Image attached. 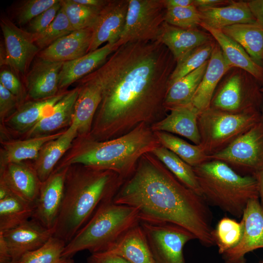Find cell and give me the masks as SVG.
I'll list each match as a JSON object with an SVG mask.
<instances>
[{"mask_svg": "<svg viewBox=\"0 0 263 263\" xmlns=\"http://www.w3.org/2000/svg\"><path fill=\"white\" fill-rule=\"evenodd\" d=\"M0 182L4 184L14 194L34 204L42 183L34 168L21 162L1 166Z\"/></svg>", "mask_w": 263, "mask_h": 263, "instance_id": "cell-19", "label": "cell"}, {"mask_svg": "<svg viewBox=\"0 0 263 263\" xmlns=\"http://www.w3.org/2000/svg\"><path fill=\"white\" fill-rule=\"evenodd\" d=\"M231 2L225 0H193V5L198 9H202L222 6Z\"/></svg>", "mask_w": 263, "mask_h": 263, "instance_id": "cell-49", "label": "cell"}, {"mask_svg": "<svg viewBox=\"0 0 263 263\" xmlns=\"http://www.w3.org/2000/svg\"><path fill=\"white\" fill-rule=\"evenodd\" d=\"M165 21L171 25L187 29H197L202 22L200 12L193 5L166 9Z\"/></svg>", "mask_w": 263, "mask_h": 263, "instance_id": "cell-42", "label": "cell"}, {"mask_svg": "<svg viewBox=\"0 0 263 263\" xmlns=\"http://www.w3.org/2000/svg\"><path fill=\"white\" fill-rule=\"evenodd\" d=\"M66 244L52 236L43 245L23 255L17 263H74L72 258L62 256Z\"/></svg>", "mask_w": 263, "mask_h": 263, "instance_id": "cell-38", "label": "cell"}, {"mask_svg": "<svg viewBox=\"0 0 263 263\" xmlns=\"http://www.w3.org/2000/svg\"><path fill=\"white\" fill-rule=\"evenodd\" d=\"M261 120L260 110L258 109L233 113L209 108L198 116L199 145L208 156L215 154Z\"/></svg>", "mask_w": 263, "mask_h": 263, "instance_id": "cell-7", "label": "cell"}, {"mask_svg": "<svg viewBox=\"0 0 263 263\" xmlns=\"http://www.w3.org/2000/svg\"><path fill=\"white\" fill-rule=\"evenodd\" d=\"M2 233L12 260L18 262L25 254L43 245L53 236L54 232L31 218Z\"/></svg>", "mask_w": 263, "mask_h": 263, "instance_id": "cell-17", "label": "cell"}, {"mask_svg": "<svg viewBox=\"0 0 263 263\" xmlns=\"http://www.w3.org/2000/svg\"><path fill=\"white\" fill-rule=\"evenodd\" d=\"M215 45V43L213 41L200 45L191 50L176 60L169 79V87L208 60Z\"/></svg>", "mask_w": 263, "mask_h": 263, "instance_id": "cell-37", "label": "cell"}, {"mask_svg": "<svg viewBox=\"0 0 263 263\" xmlns=\"http://www.w3.org/2000/svg\"><path fill=\"white\" fill-rule=\"evenodd\" d=\"M129 0H109L92 27V37L88 53L104 43H116L125 24Z\"/></svg>", "mask_w": 263, "mask_h": 263, "instance_id": "cell-15", "label": "cell"}, {"mask_svg": "<svg viewBox=\"0 0 263 263\" xmlns=\"http://www.w3.org/2000/svg\"><path fill=\"white\" fill-rule=\"evenodd\" d=\"M19 100L11 92L0 84V118L1 120L8 116L18 105Z\"/></svg>", "mask_w": 263, "mask_h": 263, "instance_id": "cell-46", "label": "cell"}, {"mask_svg": "<svg viewBox=\"0 0 263 263\" xmlns=\"http://www.w3.org/2000/svg\"><path fill=\"white\" fill-rule=\"evenodd\" d=\"M163 119L151 125L154 132H164L183 136L195 145L200 144L198 126L200 113L190 104L176 108Z\"/></svg>", "mask_w": 263, "mask_h": 263, "instance_id": "cell-23", "label": "cell"}, {"mask_svg": "<svg viewBox=\"0 0 263 263\" xmlns=\"http://www.w3.org/2000/svg\"><path fill=\"white\" fill-rule=\"evenodd\" d=\"M161 145L169 150L192 167L209 160L208 156L200 145L190 144L185 140L164 132H155Z\"/></svg>", "mask_w": 263, "mask_h": 263, "instance_id": "cell-36", "label": "cell"}, {"mask_svg": "<svg viewBox=\"0 0 263 263\" xmlns=\"http://www.w3.org/2000/svg\"><path fill=\"white\" fill-rule=\"evenodd\" d=\"M208 62V60L169 87L164 101L166 110L170 111L191 104L206 72Z\"/></svg>", "mask_w": 263, "mask_h": 263, "instance_id": "cell-31", "label": "cell"}, {"mask_svg": "<svg viewBox=\"0 0 263 263\" xmlns=\"http://www.w3.org/2000/svg\"><path fill=\"white\" fill-rule=\"evenodd\" d=\"M59 0H27L22 2L16 12L17 23L28 24L33 19L57 3Z\"/></svg>", "mask_w": 263, "mask_h": 263, "instance_id": "cell-43", "label": "cell"}, {"mask_svg": "<svg viewBox=\"0 0 263 263\" xmlns=\"http://www.w3.org/2000/svg\"><path fill=\"white\" fill-rule=\"evenodd\" d=\"M107 251L130 263H154L140 223L128 230Z\"/></svg>", "mask_w": 263, "mask_h": 263, "instance_id": "cell-28", "label": "cell"}, {"mask_svg": "<svg viewBox=\"0 0 263 263\" xmlns=\"http://www.w3.org/2000/svg\"><path fill=\"white\" fill-rule=\"evenodd\" d=\"M63 132L46 134L5 144L2 166L9 163H21L38 158L42 148L48 142L58 138Z\"/></svg>", "mask_w": 263, "mask_h": 263, "instance_id": "cell-33", "label": "cell"}, {"mask_svg": "<svg viewBox=\"0 0 263 263\" xmlns=\"http://www.w3.org/2000/svg\"><path fill=\"white\" fill-rule=\"evenodd\" d=\"M209 160L225 163L243 171L263 169V122L262 120L222 150L208 156Z\"/></svg>", "mask_w": 263, "mask_h": 263, "instance_id": "cell-11", "label": "cell"}, {"mask_svg": "<svg viewBox=\"0 0 263 263\" xmlns=\"http://www.w3.org/2000/svg\"><path fill=\"white\" fill-rule=\"evenodd\" d=\"M160 146L151 125L142 123L113 139L87 141L67 166L78 164L94 169L110 170L125 180L133 172L143 155Z\"/></svg>", "mask_w": 263, "mask_h": 263, "instance_id": "cell-4", "label": "cell"}, {"mask_svg": "<svg viewBox=\"0 0 263 263\" xmlns=\"http://www.w3.org/2000/svg\"><path fill=\"white\" fill-rule=\"evenodd\" d=\"M166 9L188 7L193 5V0H162Z\"/></svg>", "mask_w": 263, "mask_h": 263, "instance_id": "cell-51", "label": "cell"}, {"mask_svg": "<svg viewBox=\"0 0 263 263\" xmlns=\"http://www.w3.org/2000/svg\"><path fill=\"white\" fill-rule=\"evenodd\" d=\"M87 263H130L121 257L110 251L92 253Z\"/></svg>", "mask_w": 263, "mask_h": 263, "instance_id": "cell-47", "label": "cell"}, {"mask_svg": "<svg viewBox=\"0 0 263 263\" xmlns=\"http://www.w3.org/2000/svg\"><path fill=\"white\" fill-rule=\"evenodd\" d=\"M140 222L136 208L116 204L113 200L104 202L66 244L62 256L72 258L78 252L85 250L91 253L107 251Z\"/></svg>", "mask_w": 263, "mask_h": 263, "instance_id": "cell-6", "label": "cell"}, {"mask_svg": "<svg viewBox=\"0 0 263 263\" xmlns=\"http://www.w3.org/2000/svg\"><path fill=\"white\" fill-rule=\"evenodd\" d=\"M200 26L216 40L226 61L231 67L244 70L263 86V67L255 63L245 50L221 30L212 28L203 23Z\"/></svg>", "mask_w": 263, "mask_h": 263, "instance_id": "cell-25", "label": "cell"}, {"mask_svg": "<svg viewBox=\"0 0 263 263\" xmlns=\"http://www.w3.org/2000/svg\"><path fill=\"white\" fill-rule=\"evenodd\" d=\"M18 262H16V261H11L10 262H7V263H17Z\"/></svg>", "mask_w": 263, "mask_h": 263, "instance_id": "cell-56", "label": "cell"}, {"mask_svg": "<svg viewBox=\"0 0 263 263\" xmlns=\"http://www.w3.org/2000/svg\"><path fill=\"white\" fill-rule=\"evenodd\" d=\"M255 178L258 188L259 196L260 198V204L263 210V169L253 174Z\"/></svg>", "mask_w": 263, "mask_h": 263, "instance_id": "cell-53", "label": "cell"}, {"mask_svg": "<svg viewBox=\"0 0 263 263\" xmlns=\"http://www.w3.org/2000/svg\"><path fill=\"white\" fill-rule=\"evenodd\" d=\"M241 221L244 225L241 240L236 246L222 254L225 263H245L247 253L263 248V210L259 198L249 201Z\"/></svg>", "mask_w": 263, "mask_h": 263, "instance_id": "cell-14", "label": "cell"}, {"mask_svg": "<svg viewBox=\"0 0 263 263\" xmlns=\"http://www.w3.org/2000/svg\"><path fill=\"white\" fill-rule=\"evenodd\" d=\"M73 31L61 7L55 19L46 29L38 34H32V35L35 43L41 51Z\"/></svg>", "mask_w": 263, "mask_h": 263, "instance_id": "cell-41", "label": "cell"}, {"mask_svg": "<svg viewBox=\"0 0 263 263\" xmlns=\"http://www.w3.org/2000/svg\"><path fill=\"white\" fill-rule=\"evenodd\" d=\"M14 194L3 183L0 184V201Z\"/></svg>", "mask_w": 263, "mask_h": 263, "instance_id": "cell-54", "label": "cell"}, {"mask_svg": "<svg viewBox=\"0 0 263 263\" xmlns=\"http://www.w3.org/2000/svg\"><path fill=\"white\" fill-rule=\"evenodd\" d=\"M113 201L136 208L141 222L176 225L190 232L202 245L215 244L208 204L151 152L141 156Z\"/></svg>", "mask_w": 263, "mask_h": 263, "instance_id": "cell-2", "label": "cell"}, {"mask_svg": "<svg viewBox=\"0 0 263 263\" xmlns=\"http://www.w3.org/2000/svg\"><path fill=\"white\" fill-rule=\"evenodd\" d=\"M78 133L77 127L71 123L68 129L58 138L48 142L42 148L33 166L41 183L53 173L56 163L69 149Z\"/></svg>", "mask_w": 263, "mask_h": 263, "instance_id": "cell-27", "label": "cell"}, {"mask_svg": "<svg viewBox=\"0 0 263 263\" xmlns=\"http://www.w3.org/2000/svg\"><path fill=\"white\" fill-rule=\"evenodd\" d=\"M202 22L215 29L236 24L255 23L256 19L247 1H233L225 6L198 9Z\"/></svg>", "mask_w": 263, "mask_h": 263, "instance_id": "cell-26", "label": "cell"}, {"mask_svg": "<svg viewBox=\"0 0 263 263\" xmlns=\"http://www.w3.org/2000/svg\"><path fill=\"white\" fill-rule=\"evenodd\" d=\"M76 82L79 90L71 123L76 125L78 133L88 135L101 101V88L92 73Z\"/></svg>", "mask_w": 263, "mask_h": 263, "instance_id": "cell-16", "label": "cell"}, {"mask_svg": "<svg viewBox=\"0 0 263 263\" xmlns=\"http://www.w3.org/2000/svg\"><path fill=\"white\" fill-rule=\"evenodd\" d=\"M68 166L63 201L53 234L66 244L101 204L113 200L124 181L110 170L83 165Z\"/></svg>", "mask_w": 263, "mask_h": 263, "instance_id": "cell-3", "label": "cell"}, {"mask_svg": "<svg viewBox=\"0 0 263 263\" xmlns=\"http://www.w3.org/2000/svg\"><path fill=\"white\" fill-rule=\"evenodd\" d=\"M63 63L37 56L25 78L28 96L34 100H41L57 94Z\"/></svg>", "mask_w": 263, "mask_h": 263, "instance_id": "cell-18", "label": "cell"}, {"mask_svg": "<svg viewBox=\"0 0 263 263\" xmlns=\"http://www.w3.org/2000/svg\"><path fill=\"white\" fill-rule=\"evenodd\" d=\"M74 1L88 7L101 9L107 4L109 0H74Z\"/></svg>", "mask_w": 263, "mask_h": 263, "instance_id": "cell-52", "label": "cell"}, {"mask_svg": "<svg viewBox=\"0 0 263 263\" xmlns=\"http://www.w3.org/2000/svg\"><path fill=\"white\" fill-rule=\"evenodd\" d=\"M76 87L65 95L29 131V138L48 134L72 121L74 107L78 94Z\"/></svg>", "mask_w": 263, "mask_h": 263, "instance_id": "cell-29", "label": "cell"}, {"mask_svg": "<svg viewBox=\"0 0 263 263\" xmlns=\"http://www.w3.org/2000/svg\"><path fill=\"white\" fill-rule=\"evenodd\" d=\"M12 261L7 244L2 232H0V263H5Z\"/></svg>", "mask_w": 263, "mask_h": 263, "instance_id": "cell-50", "label": "cell"}, {"mask_svg": "<svg viewBox=\"0 0 263 263\" xmlns=\"http://www.w3.org/2000/svg\"><path fill=\"white\" fill-rule=\"evenodd\" d=\"M176 60L158 40L129 42L119 46L92 74L102 98L90 133L105 141L138 125L163 119L164 101Z\"/></svg>", "mask_w": 263, "mask_h": 263, "instance_id": "cell-1", "label": "cell"}, {"mask_svg": "<svg viewBox=\"0 0 263 263\" xmlns=\"http://www.w3.org/2000/svg\"><path fill=\"white\" fill-rule=\"evenodd\" d=\"M166 10L162 0H129L117 46L129 42L157 40L165 22Z\"/></svg>", "mask_w": 263, "mask_h": 263, "instance_id": "cell-8", "label": "cell"}, {"mask_svg": "<svg viewBox=\"0 0 263 263\" xmlns=\"http://www.w3.org/2000/svg\"><path fill=\"white\" fill-rule=\"evenodd\" d=\"M260 108H261L260 113H261V120L263 122V102H262V104Z\"/></svg>", "mask_w": 263, "mask_h": 263, "instance_id": "cell-55", "label": "cell"}, {"mask_svg": "<svg viewBox=\"0 0 263 263\" xmlns=\"http://www.w3.org/2000/svg\"><path fill=\"white\" fill-rule=\"evenodd\" d=\"M68 167H63L53 171L49 178L41 183L35 204L32 219L53 232L63 201Z\"/></svg>", "mask_w": 263, "mask_h": 263, "instance_id": "cell-13", "label": "cell"}, {"mask_svg": "<svg viewBox=\"0 0 263 263\" xmlns=\"http://www.w3.org/2000/svg\"><path fill=\"white\" fill-rule=\"evenodd\" d=\"M66 93H60L52 97L34 100L22 104L8 117V125L18 132L29 131L51 111Z\"/></svg>", "mask_w": 263, "mask_h": 263, "instance_id": "cell-30", "label": "cell"}, {"mask_svg": "<svg viewBox=\"0 0 263 263\" xmlns=\"http://www.w3.org/2000/svg\"><path fill=\"white\" fill-rule=\"evenodd\" d=\"M247 2L256 23L263 28V0H251Z\"/></svg>", "mask_w": 263, "mask_h": 263, "instance_id": "cell-48", "label": "cell"}, {"mask_svg": "<svg viewBox=\"0 0 263 263\" xmlns=\"http://www.w3.org/2000/svg\"><path fill=\"white\" fill-rule=\"evenodd\" d=\"M243 231L242 221L238 222L227 217L222 218L213 230V237L219 253L223 254L236 246L241 240Z\"/></svg>", "mask_w": 263, "mask_h": 263, "instance_id": "cell-39", "label": "cell"}, {"mask_svg": "<svg viewBox=\"0 0 263 263\" xmlns=\"http://www.w3.org/2000/svg\"><path fill=\"white\" fill-rule=\"evenodd\" d=\"M231 68L220 46L215 44L206 72L190 104L200 113L209 108L218 83Z\"/></svg>", "mask_w": 263, "mask_h": 263, "instance_id": "cell-21", "label": "cell"}, {"mask_svg": "<svg viewBox=\"0 0 263 263\" xmlns=\"http://www.w3.org/2000/svg\"><path fill=\"white\" fill-rule=\"evenodd\" d=\"M157 40L169 49L176 61L191 50L212 41V38L197 29H183L165 21Z\"/></svg>", "mask_w": 263, "mask_h": 263, "instance_id": "cell-24", "label": "cell"}, {"mask_svg": "<svg viewBox=\"0 0 263 263\" xmlns=\"http://www.w3.org/2000/svg\"><path fill=\"white\" fill-rule=\"evenodd\" d=\"M118 47L116 43L107 44L77 59L63 63L59 80V90L91 74L101 66Z\"/></svg>", "mask_w": 263, "mask_h": 263, "instance_id": "cell-22", "label": "cell"}, {"mask_svg": "<svg viewBox=\"0 0 263 263\" xmlns=\"http://www.w3.org/2000/svg\"><path fill=\"white\" fill-rule=\"evenodd\" d=\"M61 4L74 30L92 28L101 10L74 0H61Z\"/></svg>", "mask_w": 263, "mask_h": 263, "instance_id": "cell-40", "label": "cell"}, {"mask_svg": "<svg viewBox=\"0 0 263 263\" xmlns=\"http://www.w3.org/2000/svg\"><path fill=\"white\" fill-rule=\"evenodd\" d=\"M0 25L4 39V49H0V65H9L16 75L25 78L40 50L32 33L18 27L7 17H0Z\"/></svg>", "mask_w": 263, "mask_h": 263, "instance_id": "cell-12", "label": "cell"}, {"mask_svg": "<svg viewBox=\"0 0 263 263\" xmlns=\"http://www.w3.org/2000/svg\"><path fill=\"white\" fill-rule=\"evenodd\" d=\"M203 197L232 216L242 218L249 200L259 198L253 175H241L224 162L210 160L193 167Z\"/></svg>", "mask_w": 263, "mask_h": 263, "instance_id": "cell-5", "label": "cell"}, {"mask_svg": "<svg viewBox=\"0 0 263 263\" xmlns=\"http://www.w3.org/2000/svg\"><path fill=\"white\" fill-rule=\"evenodd\" d=\"M154 263H185V245L196 239L188 230L169 224L140 222Z\"/></svg>", "mask_w": 263, "mask_h": 263, "instance_id": "cell-9", "label": "cell"}, {"mask_svg": "<svg viewBox=\"0 0 263 263\" xmlns=\"http://www.w3.org/2000/svg\"><path fill=\"white\" fill-rule=\"evenodd\" d=\"M35 204L13 194L0 201V232L14 228L32 218Z\"/></svg>", "mask_w": 263, "mask_h": 263, "instance_id": "cell-34", "label": "cell"}, {"mask_svg": "<svg viewBox=\"0 0 263 263\" xmlns=\"http://www.w3.org/2000/svg\"><path fill=\"white\" fill-rule=\"evenodd\" d=\"M61 0L33 19L28 24V30L32 34H38L46 29L55 19L61 8Z\"/></svg>", "mask_w": 263, "mask_h": 263, "instance_id": "cell-44", "label": "cell"}, {"mask_svg": "<svg viewBox=\"0 0 263 263\" xmlns=\"http://www.w3.org/2000/svg\"><path fill=\"white\" fill-rule=\"evenodd\" d=\"M151 153L180 182L198 195L203 197L193 167L162 146L154 149Z\"/></svg>", "mask_w": 263, "mask_h": 263, "instance_id": "cell-35", "label": "cell"}, {"mask_svg": "<svg viewBox=\"0 0 263 263\" xmlns=\"http://www.w3.org/2000/svg\"><path fill=\"white\" fill-rule=\"evenodd\" d=\"M258 83L252 76L233 75L214 94L209 108L233 113L260 110L263 96Z\"/></svg>", "mask_w": 263, "mask_h": 263, "instance_id": "cell-10", "label": "cell"}, {"mask_svg": "<svg viewBox=\"0 0 263 263\" xmlns=\"http://www.w3.org/2000/svg\"><path fill=\"white\" fill-rule=\"evenodd\" d=\"M261 92L263 93V86L261 87L260 88Z\"/></svg>", "mask_w": 263, "mask_h": 263, "instance_id": "cell-57", "label": "cell"}, {"mask_svg": "<svg viewBox=\"0 0 263 263\" xmlns=\"http://www.w3.org/2000/svg\"><path fill=\"white\" fill-rule=\"evenodd\" d=\"M92 37V28L74 30L41 50L37 56L62 62L77 59L88 53Z\"/></svg>", "mask_w": 263, "mask_h": 263, "instance_id": "cell-20", "label": "cell"}, {"mask_svg": "<svg viewBox=\"0 0 263 263\" xmlns=\"http://www.w3.org/2000/svg\"><path fill=\"white\" fill-rule=\"evenodd\" d=\"M0 84L16 96L19 101L22 98L23 93L22 85L14 72L7 69L1 71Z\"/></svg>", "mask_w": 263, "mask_h": 263, "instance_id": "cell-45", "label": "cell"}, {"mask_svg": "<svg viewBox=\"0 0 263 263\" xmlns=\"http://www.w3.org/2000/svg\"><path fill=\"white\" fill-rule=\"evenodd\" d=\"M221 30L238 43L252 59L263 67V28L258 24H236Z\"/></svg>", "mask_w": 263, "mask_h": 263, "instance_id": "cell-32", "label": "cell"}]
</instances>
